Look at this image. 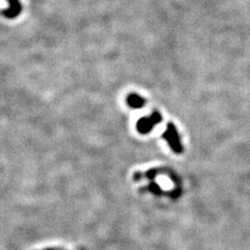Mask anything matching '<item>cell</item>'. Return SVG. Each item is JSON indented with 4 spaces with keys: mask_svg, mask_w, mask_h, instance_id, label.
Listing matches in <instances>:
<instances>
[{
    "mask_svg": "<svg viewBox=\"0 0 250 250\" xmlns=\"http://www.w3.org/2000/svg\"><path fill=\"white\" fill-rule=\"evenodd\" d=\"M44 250H58L56 248H47V249H44Z\"/></svg>",
    "mask_w": 250,
    "mask_h": 250,
    "instance_id": "obj_6",
    "label": "cell"
},
{
    "mask_svg": "<svg viewBox=\"0 0 250 250\" xmlns=\"http://www.w3.org/2000/svg\"><path fill=\"white\" fill-rule=\"evenodd\" d=\"M162 121V116L158 113L154 112L150 116H145L140 118L137 122V130L141 135H147L150 132L156 124Z\"/></svg>",
    "mask_w": 250,
    "mask_h": 250,
    "instance_id": "obj_1",
    "label": "cell"
},
{
    "mask_svg": "<svg viewBox=\"0 0 250 250\" xmlns=\"http://www.w3.org/2000/svg\"><path fill=\"white\" fill-rule=\"evenodd\" d=\"M164 138L167 141L168 145L172 148V150L175 152H179L182 149V146L179 144V140H178V136L176 129L174 128V126L172 124L167 125V127L164 131Z\"/></svg>",
    "mask_w": 250,
    "mask_h": 250,
    "instance_id": "obj_2",
    "label": "cell"
},
{
    "mask_svg": "<svg viewBox=\"0 0 250 250\" xmlns=\"http://www.w3.org/2000/svg\"><path fill=\"white\" fill-rule=\"evenodd\" d=\"M7 3H9V6L5 10L0 12V14L6 19L17 18L22 12V5L19 0H7Z\"/></svg>",
    "mask_w": 250,
    "mask_h": 250,
    "instance_id": "obj_3",
    "label": "cell"
},
{
    "mask_svg": "<svg viewBox=\"0 0 250 250\" xmlns=\"http://www.w3.org/2000/svg\"><path fill=\"white\" fill-rule=\"evenodd\" d=\"M126 104L129 107L138 109V108H141V107H143L145 105L146 100L143 97H141L140 95H138V94L131 93L126 98Z\"/></svg>",
    "mask_w": 250,
    "mask_h": 250,
    "instance_id": "obj_4",
    "label": "cell"
},
{
    "mask_svg": "<svg viewBox=\"0 0 250 250\" xmlns=\"http://www.w3.org/2000/svg\"><path fill=\"white\" fill-rule=\"evenodd\" d=\"M148 189H149V190L152 191V192H155V193H156L158 191H160V187L153 183V184L149 185V187H148Z\"/></svg>",
    "mask_w": 250,
    "mask_h": 250,
    "instance_id": "obj_5",
    "label": "cell"
}]
</instances>
